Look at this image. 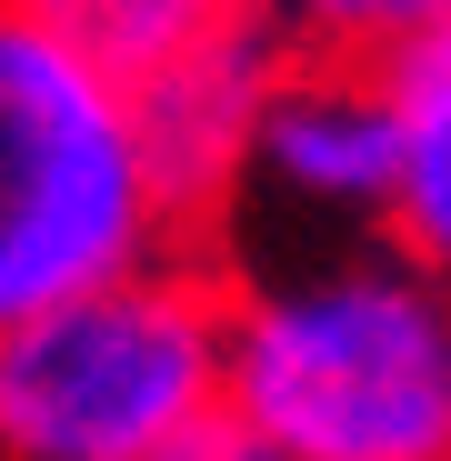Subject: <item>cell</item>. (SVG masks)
<instances>
[{
  "label": "cell",
  "instance_id": "6da1fadb",
  "mask_svg": "<svg viewBox=\"0 0 451 461\" xmlns=\"http://www.w3.org/2000/svg\"><path fill=\"white\" fill-rule=\"evenodd\" d=\"M221 411L281 461H451V281L401 241H301L231 281Z\"/></svg>",
  "mask_w": 451,
  "mask_h": 461
},
{
  "label": "cell",
  "instance_id": "8992f818",
  "mask_svg": "<svg viewBox=\"0 0 451 461\" xmlns=\"http://www.w3.org/2000/svg\"><path fill=\"white\" fill-rule=\"evenodd\" d=\"M382 101H392V221H382V241H401L411 261H431L451 281V31L382 60Z\"/></svg>",
  "mask_w": 451,
  "mask_h": 461
},
{
  "label": "cell",
  "instance_id": "52a82bcc",
  "mask_svg": "<svg viewBox=\"0 0 451 461\" xmlns=\"http://www.w3.org/2000/svg\"><path fill=\"white\" fill-rule=\"evenodd\" d=\"M21 21H41L50 41H70L91 70H111L121 91L161 81V70L201 60L211 41H231L261 21V0H11Z\"/></svg>",
  "mask_w": 451,
  "mask_h": 461
},
{
  "label": "cell",
  "instance_id": "ba28073f",
  "mask_svg": "<svg viewBox=\"0 0 451 461\" xmlns=\"http://www.w3.org/2000/svg\"><path fill=\"white\" fill-rule=\"evenodd\" d=\"M261 21L301 60H392V50L451 31V0H261Z\"/></svg>",
  "mask_w": 451,
  "mask_h": 461
},
{
  "label": "cell",
  "instance_id": "3957f363",
  "mask_svg": "<svg viewBox=\"0 0 451 461\" xmlns=\"http://www.w3.org/2000/svg\"><path fill=\"white\" fill-rule=\"evenodd\" d=\"M181 251L131 91L0 0V321Z\"/></svg>",
  "mask_w": 451,
  "mask_h": 461
},
{
  "label": "cell",
  "instance_id": "277c9868",
  "mask_svg": "<svg viewBox=\"0 0 451 461\" xmlns=\"http://www.w3.org/2000/svg\"><path fill=\"white\" fill-rule=\"evenodd\" d=\"M271 211L291 241H382L392 221V101L382 60H281V81L251 121V161L231 211Z\"/></svg>",
  "mask_w": 451,
  "mask_h": 461
},
{
  "label": "cell",
  "instance_id": "5b68a950",
  "mask_svg": "<svg viewBox=\"0 0 451 461\" xmlns=\"http://www.w3.org/2000/svg\"><path fill=\"white\" fill-rule=\"evenodd\" d=\"M281 31L251 21L231 41H211L201 60L161 70V81L131 91V121H140V150H150V181H161L171 221L201 230V221H231V191H241V161H251V121L281 81Z\"/></svg>",
  "mask_w": 451,
  "mask_h": 461
},
{
  "label": "cell",
  "instance_id": "7a4b0ae2",
  "mask_svg": "<svg viewBox=\"0 0 451 461\" xmlns=\"http://www.w3.org/2000/svg\"><path fill=\"white\" fill-rule=\"evenodd\" d=\"M231 281L161 251L0 321V461H181L221 421Z\"/></svg>",
  "mask_w": 451,
  "mask_h": 461
},
{
  "label": "cell",
  "instance_id": "9c48e42d",
  "mask_svg": "<svg viewBox=\"0 0 451 461\" xmlns=\"http://www.w3.org/2000/svg\"><path fill=\"white\" fill-rule=\"evenodd\" d=\"M181 461H281V451H271V441H261V431H241V421H231V411H221V421H211V431H201V441H191V451H181Z\"/></svg>",
  "mask_w": 451,
  "mask_h": 461
}]
</instances>
